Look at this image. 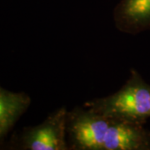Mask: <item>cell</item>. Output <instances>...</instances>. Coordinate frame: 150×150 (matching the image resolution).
Listing matches in <instances>:
<instances>
[{"mask_svg": "<svg viewBox=\"0 0 150 150\" xmlns=\"http://www.w3.org/2000/svg\"><path fill=\"white\" fill-rule=\"evenodd\" d=\"M84 107L108 118L144 123L150 117V85L135 69L111 95L86 102Z\"/></svg>", "mask_w": 150, "mask_h": 150, "instance_id": "1", "label": "cell"}, {"mask_svg": "<svg viewBox=\"0 0 150 150\" xmlns=\"http://www.w3.org/2000/svg\"><path fill=\"white\" fill-rule=\"evenodd\" d=\"M111 118L88 108L76 107L68 112L67 136L70 149L103 150Z\"/></svg>", "mask_w": 150, "mask_h": 150, "instance_id": "2", "label": "cell"}, {"mask_svg": "<svg viewBox=\"0 0 150 150\" xmlns=\"http://www.w3.org/2000/svg\"><path fill=\"white\" fill-rule=\"evenodd\" d=\"M68 111L64 107L51 112L43 123L24 129L22 149L28 150H69L67 141Z\"/></svg>", "mask_w": 150, "mask_h": 150, "instance_id": "3", "label": "cell"}, {"mask_svg": "<svg viewBox=\"0 0 150 150\" xmlns=\"http://www.w3.org/2000/svg\"><path fill=\"white\" fill-rule=\"evenodd\" d=\"M150 149V134L143 123L111 118L103 150H144Z\"/></svg>", "mask_w": 150, "mask_h": 150, "instance_id": "4", "label": "cell"}, {"mask_svg": "<svg viewBox=\"0 0 150 150\" xmlns=\"http://www.w3.org/2000/svg\"><path fill=\"white\" fill-rule=\"evenodd\" d=\"M113 22L129 34L150 30V0H120L113 9Z\"/></svg>", "mask_w": 150, "mask_h": 150, "instance_id": "5", "label": "cell"}, {"mask_svg": "<svg viewBox=\"0 0 150 150\" xmlns=\"http://www.w3.org/2000/svg\"><path fill=\"white\" fill-rule=\"evenodd\" d=\"M30 103L27 93L8 91L0 86V139L8 133Z\"/></svg>", "mask_w": 150, "mask_h": 150, "instance_id": "6", "label": "cell"}]
</instances>
